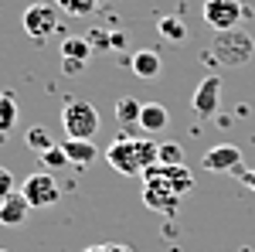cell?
<instances>
[{
	"label": "cell",
	"mask_w": 255,
	"mask_h": 252,
	"mask_svg": "<svg viewBox=\"0 0 255 252\" xmlns=\"http://www.w3.org/2000/svg\"><path fill=\"white\" fill-rule=\"evenodd\" d=\"M139 113H143V102H136L133 96H123L116 102V116L123 126H139Z\"/></svg>",
	"instance_id": "cell-16"
},
{
	"label": "cell",
	"mask_w": 255,
	"mask_h": 252,
	"mask_svg": "<svg viewBox=\"0 0 255 252\" xmlns=\"http://www.w3.org/2000/svg\"><path fill=\"white\" fill-rule=\"evenodd\" d=\"M89 44H92V51H113V34L92 31V34H89Z\"/></svg>",
	"instance_id": "cell-22"
},
{
	"label": "cell",
	"mask_w": 255,
	"mask_h": 252,
	"mask_svg": "<svg viewBox=\"0 0 255 252\" xmlns=\"http://www.w3.org/2000/svg\"><path fill=\"white\" fill-rule=\"evenodd\" d=\"M201 167L204 171H211V174H225V171H232V174H242L245 167H242V150H238L235 143H218L211 147L204 160H201Z\"/></svg>",
	"instance_id": "cell-9"
},
{
	"label": "cell",
	"mask_w": 255,
	"mask_h": 252,
	"mask_svg": "<svg viewBox=\"0 0 255 252\" xmlns=\"http://www.w3.org/2000/svg\"><path fill=\"white\" fill-rule=\"evenodd\" d=\"M85 252H109V246H92V249H85Z\"/></svg>",
	"instance_id": "cell-28"
},
{
	"label": "cell",
	"mask_w": 255,
	"mask_h": 252,
	"mask_svg": "<svg viewBox=\"0 0 255 252\" xmlns=\"http://www.w3.org/2000/svg\"><path fill=\"white\" fill-rule=\"evenodd\" d=\"M157 164H184V150L180 143H160V160Z\"/></svg>",
	"instance_id": "cell-21"
},
{
	"label": "cell",
	"mask_w": 255,
	"mask_h": 252,
	"mask_svg": "<svg viewBox=\"0 0 255 252\" xmlns=\"http://www.w3.org/2000/svg\"><path fill=\"white\" fill-rule=\"evenodd\" d=\"M24 34L34 41H48L55 31L61 27V17H58V7H51V3H31L27 10H24Z\"/></svg>",
	"instance_id": "cell-4"
},
{
	"label": "cell",
	"mask_w": 255,
	"mask_h": 252,
	"mask_svg": "<svg viewBox=\"0 0 255 252\" xmlns=\"http://www.w3.org/2000/svg\"><path fill=\"white\" fill-rule=\"evenodd\" d=\"M242 252H249V249H242Z\"/></svg>",
	"instance_id": "cell-29"
},
{
	"label": "cell",
	"mask_w": 255,
	"mask_h": 252,
	"mask_svg": "<svg viewBox=\"0 0 255 252\" xmlns=\"http://www.w3.org/2000/svg\"><path fill=\"white\" fill-rule=\"evenodd\" d=\"M123 44H126V34H123V31H113V51L123 48Z\"/></svg>",
	"instance_id": "cell-26"
},
{
	"label": "cell",
	"mask_w": 255,
	"mask_h": 252,
	"mask_svg": "<svg viewBox=\"0 0 255 252\" xmlns=\"http://www.w3.org/2000/svg\"><path fill=\"white\" fill-rule=\"evenodd\" d=\"M24 140H27V147H31V150H38V154H48V150L55 147V143H51V133H48L44 126H31Z\"/></svg>",
	"instance_id": "cell-19"
},
{
	"label": "cell",
	"mask_w": 255,
	"mask_h": 252,
	"mask_svg": "<svg viewBox=\"0 0 255 252\" xmlns=\"http://www.w3.org/2000/svg\"><path fill=\"white\" fill-rule=\"evenodd\" d=\"M27 215H31V205H27V198L20 191L7 194L3 201H0V225H7V229H17L27 222Z\"/></svg>",
	"instance_id": "cell-10"
},
{
	"label": "cell",
	"mask_w": 255,
	"mask_h": 252,
	"mask_svg": "<svg viewBox=\"0 0 255 252\" xmlns=\"http://www.w3.org/2000/svg\"><path fill=\"white\" fill-rule=\"evenodd\" d=\"M61 126L72 140H92L99 133V109L92 102H68L61 113Z\"/></svg>",
	"instance_id": "cell-3"
},
{
	"label": "cell",
	"mask_w": 255,
	"mask_h": 252,
	"mask_svg": "<svg viewBox=\"0 0 255 252\" xmlns=\"http://www.w3.org/2000/svg\"><path fill=\"white\" fill-rule=\"evenodd\" d=\"M17 99L14 92H0V147L10 140V130L17 126Z\"/></svg>",
	"instance_id": "cell-13"
},
{
	"label": "cell",
	"mask_w": 255,
	"mask_h": 252,
	"mask_svg": "<svg viewBox=\"0 0 255 252\" xmlns=\"http://www.w3.org/2000/svg\"><path fill=\"white\" fill-rule=\"evenodd\" d=\"M109 252H133V249H129V246H119V242H116V246L109 242Z\"/></svg>",
	"instance_id": "cell-27"
},
{
	"label": "cell",
	"mask_w": 255,
	"mask_h": 252,
	"mask_svg": "<svg viewBox=\"0 0 255 252\" xmlns=\"http://www.w3.org/2000/svg\"><path fill=\"white\" fill-rule=\"evenodd\" d=\"M167 123H170L167 106H160V102H143V113H139V126H143V133H160Z\"/></svg>",
	"instance_id": "cell-14"
},
{
	"label": "cell",
	"mask_w": 255,
	"mask_h": 252,
	"mask_svg": "<svg viewBox=\"0 0 255 252\" xmlns=\"http://www.w3.org/2000/svg\"><path fill=\"white\" fill-rule=\"evenodd\" d=\"M61 150L68 154V164H75V167H89L92 160H99V147L92 143V140H65L61 143Z\"/></svg>",
	"instance_id": "cell-12"
},
{
	"label": "cell",
	"mask_w": 255,
	"mask_h": 252,
	"mask_svg": "<svg viewBox=\"0 0 255 252\" xmlns=\"http://www.w3.org/2000/svg\"><path fill=\"white\" fill-rule=\"evenodd\" d=\"M55 3L68 17H89V14H96V7H99V0H55Z\"/></svg>",
	"instance_id": "cell-18"
},
{
	"label": "cell",
	"mask_w": 255,
	"mask_h": 252,
	"mask_svg": "<svg viewBox=\"0 0 255 252\" xmlns=\"http://www.w3.org/2000/svg\"><path fill=\"white\" fill-rule=\"evenodd\" d=\"M106 160L116 174H126V177H136L143 174L146 167H153L160 160V143H153L150 136H129L123 133L109 143L106 150Z\"/></svg>",
	"instance_id": "cell-1"
},
{
	"label": "cell",
	"mask_w": 255,
	"mask_h": 252,
	"mask_svg": "<svg viewBox=\"0 0 255 252\" xmlns=\"http://www.w3.org/2000/svg\"><path fill=\"white\" fill-rule=\"evenodd\" d=\"M129 68L136 72V78H146V82H153V78L163 72V61H160V51L157 48H139L136 55L129 58Z\"/></svg>",
	"instance_id": "cell-11"
},
{
	"label": "cell",
	"mask_w": 255,
	"mask_h": 252,
	"mask_svg": "<svg viewBox=\"0 0 255 252\" xmlns=\"http://www.w3.org/2000/svg\"><path fill=\"white\" fill-rule=\"evenodd\" d=\"M242 184H245V188H252V194H255V171H242Z\"/></svg>",
	"instance_id": "cell-25"
},
{
	"label": "cell",
	"mask_w": 255,
	"mask_h": 252,
	"mask_svg": "<svg viewBox=\"0 0 255 252\" xmlns=\"http://www.w3.org/2000/svg\"><path fill=\"white\" fill-rule=\"evenodd\" d=\"M204 24L211 31H232L242 24V17L249 14V7H242V0H204Z\"/></svg>",
	"instance_id": "cell-5"
},
{
	"label": "cell",
	"mask_w": 255,
	"mask_h": 252,
	"mask_svg": "<svg viewBox=\"0 0 255 252\" xmlns=\"http://www.w3.org/2000/svg\"><path fill=\"white\" fill-rule=\"evenodd\" d=\"M208 51H211L208 61H218V65H225V68H242V65L252 61L255 41H252V34H245L242 27H232V31H218Z\"/></svg>",
	"instance_id": "cell-2"
},
{
	"label": "cell",
	"mask_w": 255,
	"mask_h": 252,
	"mask_svg": "<svg viewBox=\"0 0 255 252\" xmlns=\"http://www.w3.org/2000/svg\"><path fill=\"white\" fill-rule=\"evenodd\" d=\"M157 31H160V34H163L167 41H184V38H187V27H184V20H180V17H170V14L157 20Z\"/></svg>",
	"instance_id": "cell-17"
},
{
	"label": "cell",
	"mask_w": 255,
	"mask_h": 252,
	"mask_svg": "<svg viewBox=\"0 0 255 252\" xmlns=\"http://www.w3.org/2000/svg\"><path fill=\"white\" fill-rule=\"evenodd\" d=\"M92 55H96V51H92L89 38H65V41H61V58L85 61V65H89V58H92Z\"/></svg>",
	"instance_id": "cell-15"
},
{
	"label": "cell",
	"mask_w": 255,
	"mask_h": 252,
	"mask_svg": "<svg viewBox=\"0 0 255 252\" xmlns=\"http://www.w3.org/2000/svg\"><path fill=\"white\" fill-rule=\"evenodd\" d=\"M218 106H221V78L204 75L201 85L194 89V96H191V109H194L201 119H211L218 113Z\"/></svg>",
	"instance_id": "cell-8"
},
{
	"label": "cell",
	"mask_w": 255,
	"mask_h": 252,
	"mask_svg": "<svg viewBox=\"0 0 255 252\" xmlns=\"http://www.w3.org/2000/svg\"><path fill=\"white\" fill-rule=\"evenodd\" d=\"M17 191V181H14V174L7 171V167H0V201L7 198V194Z\"/></svg>",
	"instance_id": "cell-23"
},
{
	"label": "cell",
	"mask_w": 255,
	"mask_h": 252,
	"mask_svg": "<svg viewBox=\"0 0 255 252\" xmlns=\"http://www.w3.org/2000/svg\"><path fill=\"white\" fill-rule=\"evenodd\" d=\"M41 164H44V171H58V167L68 164V154H65L61 147H51L48 154H41Z\"/></svg>",
	"instance_id": "cell-20"
},
{
	"label": "cell",
	"mask_w": 255,
	"mask_h": 252,
	"mask_svg": "<svg viewBox=\"0 0 255 252\" xmlns=\"http://www.w3.org/2000/svg\"><path fill=\"white\" fill-rule=\"evenodd\" d=\"M61 68H65L68 75H75V72H82V68H85V61H72V58H61Z\"/></svg>",
	"instance_id": "cell-24"
},
{
	"label": "cell",
	"mask_w": 255,
	"mask_h": 252,
	"mask_svg": "<svg viewBox=\"0 0 255 252\" xmlns=\"http://www.w3.org/2000/svg\"><path fill=\"white\" fill-rule=\"evenodd\" d=\"M20 194H24V198H27V205L38 212V208H51V205H58L61 188H58V181L48 174V171H38V174L24 177Z\"/></svg>",
	"instance_id": "cell-6"
},
{
	"label": "cell",
	"mask_w": 255,
	"mask_h": 252,
	"mask_svg": "<svg viewBox=\"0 0 255 252\" xmlns=\"http://www.w3.org/2000/svg\"><path fill=\"white\" fill-rule=\"evenodd\" d=\"M143 205L146 208H153L160 215H177L180 208V194L163 181V177H153V174H143Z\"/></svg>",
	"instance_id": "cell-7"
},
{
	"label": "cell",
	"mask_w": 255,
	"mask_h": 252,
	"mask_svg": "<svg viewBox=\"0 0 255 252\" xmlns=\"http://www.w3.org/2000/svg\"><path fill=\"white\" fill-rule=\"evenodd\" d=\"M0 252H7V249H0Z\"/></svg>",
	"instance_id": "cell-30"
}]
</instances>
